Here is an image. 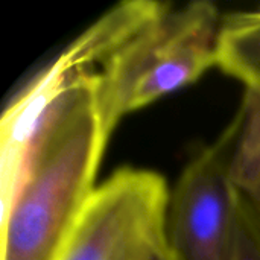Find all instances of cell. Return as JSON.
Returning a JSON list of instances; mask_svg holds the SVG:
<instances>
[{
    "label": "cell",
    "instance_id": "7a4b0ae2",
    "mask_svg": "<svg viewBox=\"0 0 260 260\" xmlns=\"http://www.w3.org/2000/svg\"><path fill=\"white\" fill-rule=\"evenodd\" d=\"M222 17L207 0L158 15L131 35L93 72V87L105 137L117 123L157 99L195 82L216 66Z\"/></svg>",
    "mask_w": 260,
    "mask_h": 260
},
{
    "label": "cell",
    "instance_id": "8992f818",
    "mask_svg": "<svg viewBox=\"0 0 260 260\" xmlns=\"http://www.w3.org/2000/svg\"><path fill=\"white\" fill-rule=\"evenodd\" d=\"M236 119L232 178L238 192L260 213V93L245 90Z\"/></svg>",
    "mask_w": 260,
    "mask_h": 260
},
{
    "label": "cell",
    "instance_id": "3957f363",
    "mask_svg": "<svg viewBox=\"0 0 260 260\" xmlns=\"http://www.w3.org/2000/svg\"><path fill=\"white\" fill-rule=\"evenodd\" d=\"M169 198L160 174L117 169L96 186L58 260H151L168 244Z\"/></svg>",
    "mask_w": 260,
    "mask_h": 260
},
{
    "label": "cell",
    "instance_id": "5b68a950",
    "mask_svg": "<svg viewBox=\"0 0 260 260\" xmlns=\"http://www.w3.org/2000/svg\"><path fill=\"white\" fill-rule=\"evenodd\" d=\"M216 66L245 90L260 93V9L222 18Z\"/></svg>",
    "mask_w": 260,
    "mask_h": 260
},
{
    "label": "cell",
    "instance_id": "6da1fadb",
    "mask_svg": "<svg viewBox=\"0 0 260 260\" xmlns=\"http://www.w3.org/2000/svg\"><path fill=\"white\" fill-rule=\"evenodd\" d=\"M107 143L93 72H85L55 96L30 139L18 187L2 212V260H58L96 189Z\"/></svg>",
    "mask_w": 260,
    "mask_h": 260
},
{
    "label": "cell",
    "instance_id": "277c9868",
    "mask_svg": "<svg viewBox=\"0 0 260 260\" xmlns=\"http://www.w3.org/2000/svg\"><path fill=\"white\" fill-rule=\"evenodd\" d=\"M238 119L184 168L169 198L166 238L175 260H235L239 192L232 178Z\"/></svg>",
    "mask_w": 260,
    "mask_h": 260
},
{
    "label": "cell",
    "instance_id": "ba28073f",
    "mask_svg": "<svg viewBox=\"0 0 260 260\" xmlns=\"http://www.w3.org/2000/svg\"><path fill=\"white\" fill-rule=\"evenodd\" d=\"M151 260H175V259H174V256H172V253H171V250H169V247H168V244H166V245H163L160 250H157V251L154 253V256L151 257Z\"/></svg>",
    "mask_w": 260,
    "mask_h": 260
},
{
    "label": "cell",
    "instance_id": "52a82bcc",
    "mask_svg": "<svg viewBox=\"0 0 260 260\" xmlns=\"http://www.w3.org/2000/svg\"><path fill=\"white\" fill-rule=\"evenodd\" d=\"M235 260H260V213L239 193Z\"/></svg>",
    "mask_w": 260,
    "mask_h": 260
}]
</instances>
